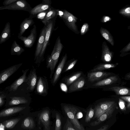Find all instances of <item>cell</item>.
<instances>
[{"label":"cell","mask_w":130,"mask_h":130,"mask_svg":"<svg viewBox=\"0 0 130 130\" xmlns=\"http://www.w3.org/2000/svg\"><path fill=\"white\" fill-rule=\"evenodd\" d=\"M63 47L60 36H59L56 40L51 54L48 57L46 60V67L47 69H49L51 71L50 78H51L54 73Z\"/></svg>","instance_id":"6da1fadb"},{"label":"cell","mask_w":130,"mask_h":130,"mask_svg":"<svg viewBox=\"0 0 130 130\" xmlns=\"http://www.w3.org/2000/svg\"><path fill=\"white\" fill-rule=\"evenodd\" d=\"M60 17L63 20L68 27L75 33L78 34L79 32L76 24L78 18L72 14L64 10Z\"/></svg>","instance_id":"7a4b0ae2"},{"label":"cell","mask_w":130,"mask_h":130,"mask_svg":"<svg viewBox=\"0 0 130 130\" xmlns=\"http://www.w3.org/2000/svg\"><path fill=\"white\" fill-rule=\"evenodd\" d=\"M64 110L68 118L74 125L76 130H84V127L78 120L76 114L77 109L76 107L69 105L63 106Z\"/></svg>","instance_id":"3957f363"},{"label":"cell","mask_w":130,"mask_h":130,"mask_svg":"<svg viewBox=\"0 0 130 130\" xmlns=\"http://www.w3.org/2000/svg\"><path fill=\"white\" fill-rule=\"evenodd\" d=\"M32 9L29 4L25 0H19L10 4L0 7V10H22L29 12Z\"/></svg>","instance_id":"277c9868"},{"label":"cell","mask_w":130,"mask_h":130,"mask_svg":"<svg viewBox=\"0 0 130 130\" xmlns=\"http://www.w3.org/2000/svg\"><path fill=\"white\" fill-rule=\"evenodd\" d=\"M45 26L46 27V32L44 42L41 52L37 58L39 59V61H40L43 58L50 41L54 27V23L53 21L51 20L47 22Z\"/></svg>","instance_id":"5b68a950"},{"label":"cell","mask_w":130,"mask_h":130,"mask_svg":"<svg viewBox=\"0 0 130 130\" xmlns=\"http://www.w3.org/2000/svg\"><path fill=\"white\" fill-rule=\"evenodd\" d=\"M37 34L36 27L35 25H34L33 27L30 30V35L27 37L18 35V38L23 42L25 47L30 48L35 42Z\"/></svg>","instance_id":"8992f818"},{"label":"cell","mask_w":130,"mask_h":130,"mask_svg":"<svg viewBox=\"0 0 130 130\" xmlns=\"http://www.w3.org/2000/svg\"><path fill=\"white\" fill-rule=\"evenodd\" d=\"M115 103L114 101H108L101 102L96 105L94 108V118H98L106 112Z\"/></svg>","instance_id":"52a82bcc"},{"label":"cell","mask_w":130,"mask_h":130,"mask_svg":"<svg viewBox=\"0 0 130 130\" xmlns=\"http://www.w3.org/2000/svg\"><path fill=\"white\" fill-rule=\"evenodd\" d=\"M22 64L21 63L12 66L0 72V84L6 81L14 73Z\"/></svg>","instance_id":"ba28073f"},{"label":"cell","mask_w":130,"mask_h":130,"mask_svg":"<svg viewBox=\"0 0 130 130\" xmlns=\"http://www.w3.org/2000/svg\"><path fill=\"white\" fill-rule=\"evenodd\" d=\"M102 52L101 60L104 63H110L112 60L113 53L110 51L105 41L103 42Z\"/></svg>","instance_id":"9c48e42d"},{"label":"cell","mask_w":130,"mask_h":130,"mask_svg":"<svg viewBox=\"0 0 130 130\" xmlns=\"http://www.w3.org/2000/svg\"><path fill=\"white\" fill-rule=\"evenodd\" d=\"M112 73L109 72L97 71L89 72L87 76L88 81L93 82L107 77Z\"/></svg>","instance_id":"30bf717a"},{"label":"cell","mask_w":130,"mask_h":130,"mask_svg":"<svg viewBox=\"0 0 130 130\" xmlns=\"http://www.w3.org/2000/svg\"><path fill=\"white\" fill-rule=\"evenodd\" d=\"M116 103H115L105 113L101 115L96 121L91 122V125L95 126L99 125L107 119L110 117L114 111L116 106Z\"/></svg>","instance_id":"8fae6325"},{"label":"cell","mask_w":130,"mask_h":130,"mask_svg":"<svg viewBox=\"0 0 130 130\" xmlns=\"http://www.w3.org/2000/svg\"><path fill=\"white\" fill-rule=\"evenodd\" d=\"M39 123H42L45 130L50 129V115L49 111L47 109L43 110L38 115Z\"/></svg>","instance_id":"7c38bea8"},{"label":"cell","mask_w":130,"mask_h":130,"mask_svg":"<svg viewBox=\"0 0 130 130\" xmlns=\"http://www.w3.org/2000/svg\"><path fill=\"white\" fill-rule=\"evenodd\" d=\"M67 58V54L62 57L60 62L55 71L52 80V84L54 85L62 73L64 66L66 62Z\"/></svg>","instance_id":"4fadbf2b"},{"label":"cell","mask_w":130,"mask_h":130,"mask_svg":"<svg viewBox=\"0 0 130 130\" xmlns=\"http://www.w3.org/2000/svg\"><path fill=\"white\" fill-rule=\"evenodd\" d=\"M45 32L46 27L45 25L41 31L37 41L35 54V60L38 58L41 51L44 42Z\"/></svg>","instance_id":"5bb4252c"},{"label":"cell","mask_w":130,"mask_h":130,"mask_svg":"<svg viewBox=\"0 0 130 130\" xmlns=\"http://www.w3.org/2000/svg\"><path fill=\"white\" fill-rule=\"evenodd\" d=\"M37 79L36 70L35 68L31 70L27 77L26 82L28 86V89L33 91L34 89Z\"/></svg>","instance_id":"9a60e30c"},{"label":"cell","mask_w":130,"mask_h":130,"mask_svg":"<svg viewBox=\"0 0 130 130\" xmlns=\"http://www.w3.org/2000/svg\"><path fill=\"white\" fill-rule=\"evenodd\" d=\"M29 69L25 70H23V75L17 79L10 86V90L15 91L16 90L18 87L23 82H26L27 78L26 74Z\"/></svg>","instance_id":"2e32d148"},{"label":"cell","mask_w":130,"mask_h":130,"mask_svg":"<svg viewBox=\"0 0 130 130\" xmlns=\"http://www.w3.org/2000/svg\"><path fill=\"white\" fill-rule=\"evenodd\" d=\"M85 82L84 78L83 77H79L70 85L69 91L70 92H73L80 89L83 87Z\"/></svg>","instance_id":"e0dca14e"},{"label":"cell","mask_w":130,"mask_h":130,"mask_svg":"<svg viewBox=\"0 0 130 130\" xmlns=\"http://www.w3.org/2000/svg\"><path fill=\"white\" fill-rule=\"evenodd\" d=\"M11 36L10 23L7 22L0 36V44L5 42Z\"/></svg>","instance_id":"ac0fdd59"},{"label":"cell","mask_w":130,"mask_h":130,"mask_svg":"<svg viewBox=\"0 0 130 130\" xmlns=\"http://www.w3.org/2000/svg\"><path fill=\"white\" fill-rule=\"evenodd\" d=\"M25 108V107H16L7 108L0 112V117L9 116L20 112Z\"/></svg>","instance_id":"d6986e66"},{"label":"cell","mask_w":130,"mask_h":130,"mask_svg":"<svg viewBox=\"0 0 130 130\" xmlns=\"http://www.w3.org/2000/svg\"><path fill=\"white\" fill-rule=\"evenodd\" d=\"M118 80L117 76H112L96 83L92 85L96 87L108 85L116 82Z\"/></svg>","instance_id":"ffe728a7"},{"label":"cell","mask_w":130,"mask_h":130,"mask_svg":"<svg viewBox=\"0 0 130 130\" xmlns=\"http://www.w3.org/2000/svg\"><path fill=\"white\" fill-rule=\"evenodd\" d=\"M34 23V21L32 18L29 17L25 19L20 25V32L18 35L22 36L26 30Z\"/></svg>","instance_id":"44dd1931"},{"label":"cell","mask_w":130,"mask_h":130,"mask_svg":"<svg viewBox=\"0 0 130 130\" xmlns=\"http://www.w3.org/2000/svg\"><path fill=\"white\" fill-rule=\"evenodd\" d=\"M118 64V63H100L95 66L91 70L90 72L102 71L111 68H115Z\"/></svg>","instance_id":"7402d4cb"},{"label":"cell","mask_w":130,"mask_h":130,"mask_svg":"<svg viewBox=\"0 0 130 130\" xmlns=\"http://www.w3.org/2000/svg\"><path fill=\"white\" fill-rule=\"evenodd\" d=\"M51 7L50 5L42 3L32 8L29 13L31 15H34L40 12L48 10Z\"/></svg>","instance_id":"603a6c76"},{"label":"cell","mask_w":130,"mask_h":130,"mask_svg":"<svg viewBox=\"0 0 130 130\" xmlns=\"http://www.w3.org/2000/svg\"><path fill=\"white\" fill-rule=\"evenodd\" d=\"M100 31L101 36L111 45H114V41L113 37L109 31L106 29L101 27Z\"/></svg>","instance_id":"cb8c5ba5"},{"label":"cell","mask_w":130,"mask_h":130,"mask_svg":"<svg viewBox=\"0 0 130 130\" xmlns=\"http://www.w3.org/2000/svg\"><path fill=\"white\" fill-rule=\"evenodd\" d=\"M34 121L32 118L28 117L25 118L22 121L21 126L25 129L31 130L35 127Z\"/></svg>","instance_id":"d4e9b609"},{"label":"cell","mask_w":130,"mask_h":130,"mask_svg":"<svg viewBox=\"0 0 130 130\" xmlns=\"http://www.w3.org/2000/svg\"><path fill=\"white\" fill-rule=\"evenodd\" d=\"M25 51V50L18 44L15 40L13 43L11 47L10 51L11 55H20Z\"/></svg>","instance_id":"484cf974"},{"label":"cell","mask_w":130,"mask_h":130,"mask_svg":"<svg viewBox=\"0 0 130 130\" xmlns=\"http://www.w3.org/2000/svg\"><path fill=\"white\" fill-rule=\"evenodd\" d=\"M110 89L114 91L118 95H130V90L127 88L114 86L111 87Z\"/></svg>","instance_id":"4316f807"},{"label":"cell","mask_w":130,"mask_h":130,"mask_svg":"<svg viewBox=\"0 0 130 130\" xmlns=\"http://www.w3.org/2000/svg\"><path fill=\"white\" fill-rule=\"evenodd\" d=\"M11 100L9 102V105H17L27 103L28 101L25 98L22 97H12L10 98Z\"/></svg>","instance_id":"83f0119b"},{"label":"cell","mask_w":130,"mask_h":130,"mask_svg":"<svg viewBox=\"0 0 130 130\" xmlns=\"http://www.w3.org/2000/svg\"><path fill=\"white\" fill-rule=\"evenodd\" d=\"M36 90L37 92L41 94L46 92V89L45 83L42 77H39L37 84Z\"/></svg>","instance_id":"f1b7e54d"},{"label":"cell","mask_w":130,"mask_h":130,"mask_svg":"<svg viewBox=\"0 0 130 130\" xmlns=\"http://www.w3.org/2000/svg\"><path fill=\"white\" fill-rule=\"evenodd\" d=\"M57 10L52 9L51 8L49 9L44 18L42 21V22L45 25L47 22L57 15Z\"/></svg>","instance_id":"f546056e"},{"label":"cell","mask_w":130,"mask_h":130,"mask_svg":"<svg viewBox=\"0 0 130 130\" xmlns=\"http://www.w3.org/2000/svg\"><path fill=\"white\" fill-rule=\"evenodd\" d=\"M82 74L81 71L77 72L65 78V82L68 86H69L80 77Z\"/></svg>","instance_id":"4dcf8cb0"},{"label":"cell","mask_w":130,"mask_h":130,"mask_svg":"<svg viewBox=\"0 0 130 130\" xmlns=\"http://www.w3.org/2000/svg\"><path fill=\"white\" fill-rule=\"evenodd\" d=\"M20 118H15L5 121L2 124L5 128L11 129L13 128L20 120Z\"/></svg>","instance_id":"1f68e13d"},{"label":"cell","mask_w":130,"mask_h":130,"mask_svg":"<svg viewBox=\"0 0 130 130\" xmlns=\"http://www.w3.org/2000/svg\"><path fill=\"white\" fill-rule=\"evenodd\" d=\"M78 61L77 59H71L66 62L63 67V72H65L72 69Z\"/></svg>","instance_id":"d6a6232c"},{"label":"cell","mask_w":130,"mask_h":130,"mask_svg":"<svg viewBox=\"0 0 130 130\" xmlns=\"http://www.w3.org/2000/svg\"><path fill=\"white\" fill-rule=\"evenodd\" d=\"M119 13L123 17L129 18L130 17V7L129 6H125L121 9L119 11Z\"/></svg>","instance_id":"836d02e7"},{"label":"cell","mask_w":130,"mask_h":130,"mask_svg":"<svg viewBox=\"0 0 130 130\" xmlns=\"http://www.w3.org/2000/svg\"><path fill=\"white\" fill-rule=\"evenodd\" d=\"M94 113V109L90 107L87 112L85 117V122L88 123L93 118Z\"/></svg>","instance_id":"e575fe53"},{"label":"cell","mask_w":130,"mask_h":130,"mask_svg":"<svg viewBox=\"0 0 130 130\" xmlns=\"http://www.w3.org/2000/svg\"><path fill=\"white\" fill-rule=\"evenodd\" d=\"M130 51V42L126 46L120 51L121 54L120 57H123L128 54H129Z\"/></svg>","instance_id":"d590c367"},{"label":"cell","mask_w":130,"mask_h":130,"mask_svg":"<svg viewBox=\"0 0 130 130\" xmlns=\"http://www.w3.org/2000/svg\"><path fill=\"white\" fill-rule=\"evenodd\" d=\"M56 121L55 130L61 129V123L60 117L58 113L56 114Z\"/></svg>","instance_id":"8d00e7d4"},{"label":"cell","mask_w":130,"mask_h":130,"mask_svg":"<svg viewBox=\"0 0 130 130\" xmlns=\"http://www.w3.org/2000/svg\"><path fill=\"white\" fill-rule=\"evenodd\" d=\"M89 26L88 23H84L82 26L80 30V34L81 35H84L88 31Z\"/></svg>","instance_id":"74e56055"},{"label":"cell","mask_w":130,"mask_h":130,"mask_svg":"<svg viewBox=\"0 0 130 130\" xmlns=\"http://www.w3.org/2000/svg\"><path fill=\"white\" fill-rule=\"evenodd\" d=\"M63 130H75V128H74L70 121L68 119H67L66 123L64 126Z\"/></svg>","instance_id":"f35d334b"},{"label":"cell","mask_w":130,"mask_h":130,"mask_svg":"<svg viewBox=\"0 0 130 130\" xmlns=\"http://www.w3.org/2000/svg\"><path fill=\"white\" fill-rule=\"evenodd\" d=\"M119 105L120 110L122 111H125L126 109L125 102L123 100L119 98Z\"/></svg>","instance_id":"ab89813d"},{"label":"cell","mask_w":130,"mask_h":130,"mask_svg":"<svg viewBox=\"0 0 130 130\" xmlns=\"http://www.w3.org/2000/svg\"><path fill=\"white\" fill-rule=\"evenodd\" d=\"M48 10H47L38 13L37 16V19H40L42 21L45 18L46 13L47 12Z\"/></svg>","instance_id":"60d3db41"},{"label":"cell","mask_w":130,"mask_h":130,"mask_svg":"<svg viewBox=\"0 0 130 130\" xmlns=\"http://www.w3.org/2000/svg\"><path fill=\"white\" fill-rule=\"evenodd\" d=\"M111 20V18L109 16L103 15L102 18L100 21L103 23H106L110 21Z\"/></svg>","instance_id":"b9f144b4"},{"label":"cell","mask_w":130,"mask_h":130,"mask_svg":"<svg viewBox=\"0 0 130 130\" xmlns=\"http://www.w3.org/2000/svg\"><path fill=\"white\" fill-rule=\"evenodd\" d=\"M60 88L62 91L67 92L68 91V89L67 86L65 84L61 83L60 85Z\"/></svg>","instance_id":"7bdbcfd3"},{"label":"cell","mask_w":130,"mask_h":130,"mask_svg":"<svg viewBox=\"0 0 130 130\" xmlns=\"http://www.w3.org/2000/svg\"><path fill=\"white\" fill-rule=\"evenodd\" d=\"M19 0H5L3 3V5L6 6L14 3Z\"/></svg>","instance_id":"ee69618b"},{"label":"cell","mask_w":130,"mask_h":130,"mask_svg":"<svg viewBox=\"0 0 130 130\" xmlns=\"http://www.w3.org/2000/svg\"><path fill=\"white\" fill-rule=\"evenodd\" d=\"M120 98L121 99L127 102V103H130V96H121Z\"/></svg>","instance_id":"f6af8a7d"},{"label":"cell","mask_w":130,"mask_h":130,"mask_svg":"<svg viewBox=\"0 0 130 130\" xmlns=\"http://www.w3.org/2000/svg\"><path fill=\"white\" fill-rule=\"evenodd\" d=\"M6 97L5 95L3 94L0 95V107L4 103V99Z\"/></svg>","instance_id":"bcb514c9"},{"label":"cell","mask_w":130,"mask_h":130,"mask_svg":"<svg viewBox=\"0 0 130 130\" xmlns=\"http://www.w3.org/2000/svg\"><path fill=\"white\" fill-rule=\"evenodd\" d=\"M109 127L108 125H104L100 128L97 129V130H106Z\"/></svg>","instance_id":"7dc6e473"},{"label":"cell","mask_w":130,"mask_h":130,"mask_svg":"<svg viewBox=\"0 0 130 130\" xmlns=\"http://www.w3.org/2000/svg\"><path fill=\"white\" fill-rule=\"evenodd\" d=\"M125 79L129 80L130 79V73L127 74L125 76Z\"/></svg>","instance_id":"c3c4849f"},{"label":"cell","mask_w":130,"mask_h":130,"mask_svg":"<svg viewBox=\"0 0 130 130\" xmlns=\"http://www.w3.org/2000/svg\"><path fill=\"white\" fill-rule=\"evenodd\" d=\"M127 107L128 109H129L130 108V103H127Z\"/></svg>","instance_id":"681fc988"},{"label":"cell","mask_w":130,"mask_h":130,"mask_svg":"<svg viewBox=\"0 0 130 130\" xmlns=\"http://www.w3.org/2000/svg\"></svg>","instance_id":"f907efd6"}]
</instances>
